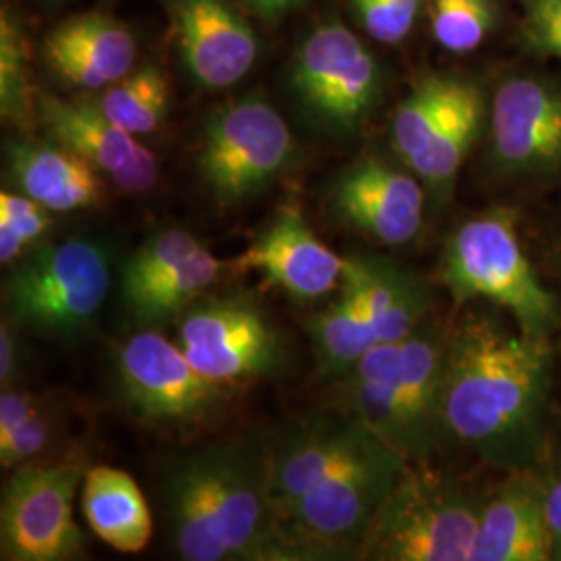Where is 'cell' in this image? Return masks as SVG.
I'll return each mask as SVG.
<instances>
[{
    "instance_id": "6da1fadb",
    "label": "cell",
    "mask_w": 561,
    "mask_h": 561,
    "mask_svg": "<svg viewBox=\"0 0 561 561\" xmlns=\"http://www.w3.org/2000/svg\"><path fill=\"white\" fill-rule=\"evenodd\" d=\"M162 502L181 560H298L271 493L268 447L213 443L183 454Z\"/></svg>"
},
{
    "instance_id": "7a4b0ae2",
    "label": "cell",
    "mask_w": 561,
    "mask_h": 561,
    "mask_svg": "<svg viewBox=\"0 0 561 561\" xmlns=\"http://www.w3.org/2000/svg\"><path fill=\"white\" fill-rule=\"evenodd\" d=\"M547 368V340L466 322L447 347L443 428L491 460L507 458L537 422Z\"/></svg>"
},
{
    "instance_id": "3957f363",
    "label": "cell",
    "mask_w": 561,
    "mask_h": 561,
    "mask_svg": "<svg viewBox=\"0 0 561 561\" xmlns=\"http://www.w3.org/2000/svg\"><path fill=\"white\" fill-rule=\"evenodd\" d=\"M449 340L435 327L373 345L341 382V408L405 460L421 458L443 426Z\"/></svg>"
},
{
    "instance_id": "277c9868",
    "label": "cell",
    "mask_w": 561,
    "mask_h": 561,
    "mask_svg": "<svg viewBox=\"0 0 561 561\" xmlns=\"http://www.w3.org/2000/svg\"><path fill=\"white\" fill-rule=\"evenodd\" d=\"M442 279L456 304L493 301L526 335L547 340L558 324L556 298L524 254L507 210H489L461 222L445 245Z\"/></svg>"
},
{
    "instance_id": "5b68a950",
    "label": "cell",
    "mask_w": 561,
    "mask_h": 561,
    "mask_svg": "<svg viewBox=\"0 0 561 561\" xmlns=\"http://www.w3.org/2000/svg\"><path fill=\"white\" fill-rule=\"evenodd\" d=\"M482 505L458 484L408 463L377 516L358 556L381 561H472Z\"/></svg>"
},
{
    "instance_id": "8992f818",
    "label": "cell",
    "mask_w": 561,
    "mask_h": 561,
    "mask_svg": "<svg viewBox=\"0 0 561 561\" xmlns=\"http://www.w3.org/2000/svg\"><path fill=\"white\" fill-rule=\"evenodd\" d=\"M111 289V261L101 243L69 240L32 248L2 285L11 321L53 337L90 329Z\"/></svg>"
},
{
    "instance_id": "52a82bcc",
    "label": "cell",
    "mask_w": 561,
    "mask_h": 561,
    "mask_svg": "<svg viewBox=\"0 0 561 561\" xmlns=\"http://www.w3.org/2000/svg\"><path fill=\"white\" fill-rule=\"evenodd\" d=\"M408 460L382 443L366 458L322 482L289 510L280 524L298 560L333 558L358 551L362 539L382 502L396 486Z\"/></svg>"
},
{
    "instance_id": "ba28073f",
    "label": "cell",
    "mask_w": 561,
    "mask_h": 561,
    "mask_svg": "<svg viewBox=\"0 0 561 561\" xmlns=\"http://www.w3.org/2000/svg\"><path fill=\"white\" fill-rule=\"evenodd\" d=\"M85 470L80 454L60 460H34L13 470L0 505L2 560L80 558L85 537L73 518V503Z\"/></svg>"
},
{
    "instance_id": "9c48e42d",
    "label": "cell",
    "mask_w": 561,
    "mask_h": 561,
    "mask_svg": "<svg viewBox=\"0 0 561 561\" xmlns=\"http://www.w3.org/2000/svg\"><path fill=\"white\" fill-rule=\"evenodd\" d=\"M296 154V141L279 113L259 96L231 102L210 115L198 169L222 206L245 201L277 180Z\"/></svg>"
},
{
    "instance_id": "30bf717a",
    "label": "cell",
    "mask_w": 561,
    "mask_h": 561,
    "mask_svg": "<svg viewBox=\"0 0 561 561\" xmlns=\"http://www.w3.org/2000/svg\"><path fill=\"white\" fill-rule=\"evenodd\" d=\"M291 88L304 111L322 127L352 131L375 108L381 69L360 38L340 21H327L301 42Z\"/></svg>"
},
{
    "instance_id": "8fae6325",
    "label": "cell",
    "mask_w": 561,
    "mask_h": 561,
    "mask_svg": "<svg viewBox=\"0 0 561 561\" xmlns=\"http://www.w3.org/2000/svg\"><path fill=\"white\" fill-rule=\"evenodd\" d=\"M117 379L127 408L154 426H194L227 403V385L206 379L181 345L157 331H141L121 347Z\"/></svg>"
},
{
    "instance_id": "7c38bea8",
    "label": "cell",
    "mask_w": 561,
    "mask_h": 561,
    "mask_svg": "<svg viewBox=\"0 0 561 561\" xmlns=\"http://www.w3.org/2000/svg\"><path fill=\"white\" fill-rule=\"evenodd\" d=\"M180 345L198 373L227 387L277 373L285 354L271 319L240 298L187 306L181 314Z\"/></svg>"
},
{
    "instance_id": "4fadbf2b",
    "label": "cell",
    "mask_w": 561,
    "mask_h": 561,
    "mask_svg": "<svg viewBox=\"0 0 561 561\" xmlns=\"http://www.w3.org/2000/svg\"><path fill=\"white\" fill-rule=\"evenodd\" d=\"M382 443L345 412H321L291 424L268 447L271 493L279 516L306 493L366 458Z\"/></svg>"
},
{
    "instance_id": "5bb4252c",
    "label": "cell",
    "mask_w": 561,
    "mask_h": 561,
    "mask_svg": "<svg viewBox=\"0 0 561 561\" xmlns=\"http://www.w3.org/2000/svg\"><path fill=\"white\" fill-rule=\"evenodd\" d=\"M36 117L53 140L92 162L121 192L144 194L157 185L154 154L108 119L96 102L65 101L36 90Z\"/></svg>"
},
{
    "instance_id": "9a60e30c",
    "label": "cell",
    "mask_w": 561,
    "mask_h": 561,
    "mask_svg": "<svg viewBox=\"0 0 561 561\" xmlns=\"http://www.w3.org/2000/svg\"><path fill=\"white\" fill-rule=\"evenodd\" d=\"M236 268L256 271L289 298L310 301L329 296L340 285L347 259L324 245L300 208L289 204L243 250Z\"/></svg>"
},
{
    "instance_id": "2e32d148",
    "label": "cell",
    "mask_w": 561,
    "mask_h": 561,
    "mask_svg": "<svg viewBox=\"0 0 561 561\" xmlns=\"http://www.w3.org/2000/svg\"><path fill=\"white\" fill-rule=\"evenodd\" d=\"M495 159L510 171L561 169V88L539 78L503 81L491 115Z\"/></svg>"
},
{
    "instance_id": "e0dca14e",
    "label": "cell",
    "mask_w": 561,
    "mask_h": 561,
    "mask_svg": "<svg viewBox=\"0 0 561 561\" xmlns=\"http://www.w3.org/2000/svg\"><path fill=\"white\" fill-rule=\"evenodd\" d=\"M181 59L206 90H225L248 76L259 57L252 25L229 0H173Z\"/></svg>"
},
{
    "instance_id": "ac0fdd59",
    "label": "cell",
    "mask_w": 561,
    "mask_h": 561,
    "mask_svg": "<svg viewBox=\"0 0 561 561\" xmlns=\"http://www.w3.org/2000/svg\"><path fill=\"white\" fill-rule=\"evenodd\" d=\"M333 208L341 221L387 245L414 240L424 221L421 181L381 159L350 167L333 187Z\"/></svg>"
},
{
    "instance_id": "d6986e66",
    "label": "cell",
    "mask_w": 561,
    "mask_h": 561,
    "mask_svg": "<svg viewBox=\"0 0 561 561\" xmlns=\"http://www.w3.org/2000/svg\"><path fill=\"white\" fill-rule=\"evenodd\" d=\"M42 53L67 83L104 90L134 71L138 46L121 21L104 13H83L57 25L46 36Z\"/></svg>"
},
{
    "instance_id": "ffe728a7",
    "label": "cell",
    "mask_w": 561,
    "mask_h": 561,
    "mask_svg": "<svg viewBox=\"0 0 561 561\" xmlns=\"http://www.w3.org/2000/svg\"><path fill=\"white\" fill-rule=\"evenodd\" d=\"M556 558L545 516L542 484L514 477L484 503L472 561H547Z\"/></svg>"
},
{
    "instance_id": "44dd1931",
    "label": "cell",
    "mask_w": 561,
    "mask_h": 561,
    "mask_svg": "<svg viewBox=\"0 0 561 561\" xmlns=\"http://www.w3.org/2000/svg\"><path fill=\"white\" fill-rule=\"evenodd\" d=\"M9 169L21 194L41 202L53 213L80 210L101 202L99 169L59 141L11 144Z\"/></svg>"
},
{
    "instance_id": "7402d4cb",
    "label": "cell",
    "mask_w": 561,
    "mask_h": 561,
    "mask_svg": "<svg viewBox=\"0 0 561 561\" xmlns=\"http://www.w3.org/2000/svg\"><path fill=\"white\" fill-rule=\"evenodd\" d=\"M81 510L101 541L121 553H140L152 539V514L138 482L111 466L85 470Z\"/></svg>"
},
{
    "instance_id": "603a6c76",
    "label": "cell",
    "mask_w": 561,
    "mask_h": 561,
    "mask_svg": "<svg viewBox=\"0 0 561 561\" xmlns=\"http://www.w3.org/2000/svg\"><path fill=\"white\" fill-rule=\"evenodd\" d=\"M343 277L356 285L379 343L403 340L421 327L424 294L393 264L352 256Z\"/></svg>"
},
{
    "instance_id": "cb8c5ba5",
    "label": "cell",
    "mask_w": 561,
    "mask_h": 561,
    "mask_svg": "<svg viewBox=\"0 0 561 561\" xmlns=\"http://www.w3.org/2000/svg\"><path fill=\"white\" fill-rule=\"evenodd\" d=\"M308 331L322 375H345L377 345V331L352 280H341V298L310 317Z\"/></svg>"
},
{
    "instance_id": "d4e9b609",
    "label": "cell",
    "mask_w": 561,
    "mask_h": 561,
    "mask_svg": "<svg viewBox=\"0 0 561 561\" xmlns=\"http://www.w3.org/2000/svg\"><path fill=\"white\" fill-rule=\"evenodd\" d=\"M481 123V90L468 81L460 101L456 102V106L439 125L435 136L408 167L433 190H447L451 181L456 180L472 144L477 140Z\"/></svg>"
},
{
    "instance_id": "484cf974",
    "label": "cell",
    "mask_w": 561,
    "mask_h": 561,
    "mask_svg": "<svg viewBox=\"0 0 561 561\" xmlns=\"http://www.w3.org/2000/svg\"><path fill=\"white\" fill-rule=\"evenodd\" d=\"M468 81L449 76H428L401 102L393 117V146L405 164L421 154L445 117L460 101Z\"/></svg>"
},
{
    "instance_id": "4316f807",
    "label": "cell",
    "mask_w": 561,
    "mask_h": 561,
    "mask_svg": "<svg viewBox=\"0 0 561 561\" xmlns=\"http://www.w3.org/2000/svg\"><path fill=\"white\" fill-rule=\"evenodd\" d=\"M102 113L131 136H148L169 111V81L159 65H144L104 88L96 101Z\"/></svg>"
},
{
    "instance_id": "83f0119b",
    "label": "cell",
    "mask_w": 561,
    "mask_h": 561,
    "mask_svg": "<svg viewBox=\"0 0 561 561\" xmlns=\"http://www.w3.org/2000/svg\"><path fill=\"white\" fill-rule=\"evenodd\" d=\"M221 273L222 262L217 261L208 248H201L178 268L144 289L136 300L127 304V308L141 324H161L175 314H183V310Z\"/></svg>"
},
{
    "instance_id": "f1b7e54d",
    "label": "cell",
    "mask_w": 561,
    "mask_h": 561,
    "mask_svg": "<svg viewBox=\"0 0 561 561\" xmlns=\"http://www.w3.org/2000/svg\"><path fill=\"white\" fill-rule=\"evenodd\" d=\"M0 108L2 117L30 125L36 117V92L27 76V42L20 21L11 11L0 18Z\"/></svg>"
},
{
    "instance_id": "f546056e",
    "label": "cell",
    "mask_w": 561,
    "mask_h": 561,
    "mask_svg": "<svg viewBox=\"0 0 561 561\" xmlns=\"http://www.w3.org/2000/svg\"><path fill=\"white\" fill-rule=\"evenodd\" d=\"M201 248H204L202 241L185 229H167L146 241L123 266L121 294L125 306L136 300L152 283L194 256Z\"/></svg>"
},
{
    "instance_id": "4dcf8cb0",
    "label": "cell",
    "mask_w": 561,
    "mask_h": 561,
    "mask_svg": "<svg viewBox=\"0 0 561 561\" xmlns=\"http://www.w3.org/2000/svg\"><path fill=\"white\" fill-rule=\"evenodd\" d=\"M495 21L493 0H433V36L445 50L466 55L481 46Z\"/></svg>"
},
{
    "instance_id": "1f68e13d",
    "label": "cell",
    "mask_w": 561,
    "mask_h": 561,
    "mask_svg": "<svg viewBox=\"0 0 561 561\" xmlns=\"http://www.w3.org/2000/svg\"><path fill=\"white\" fill-rule=\"evenodd\" d=\"M53 210L41 202L2 192L0 194V262L11 266L25 256L46 236L53 225Z\"/></svg>"
},
{
    "instance_id": "d6a6232c",
    "label": "cell",
    "mask_w": 561,
    "mask_h": 561,
    "mask_svg": "<svg viewBox=\"0 0 561 561\" xmlns=\"http://www.w3.org/2000/svg\"><path fill=\"white\" fill-rule=\"evenodd\" d=\"M352 7L368 36L398 44L412 32L421 0H352Z\"/></svg>"
},
{
    "instance_id": "836d02e7",
    "label": "cell",
    "mask_w": 561,
    "mask_h": 561,
    "mask_svg": "<svg viewBox=\"0 0 561 561\" xmlns=\"http://www.w3.org/2000/svg\"><path fill=\"white\" fill-rule=\"evenodd\" d=\"M522 38L547 57L561 59V0H520Z\"/></svg>"
},
{
    "instance_id": "e575fe53",
    "label": "cell",
    "mask_w": 561,
    "mask_h": 561,
    "mask_svg": "<svg viewBox=\"0 0 561 561\" xmlns=\"http://www.w3.org/2000/svg\"><path fill=\"white\" fill-rule=\"evenodd\" d=\"M53 442V424L38 410L18 424L11 433L0 435V463L4 470H15L23 463L36 460Z\"/></svg>"
},
{
    "instance_id": "d590c367",
    "label": "cell",
    "mask_w": 561,
    "mask_h": 561,
    "mask_svg": "<svg viewBox=\"0 0 561 561\" xmlns=\"http://www.w3.org/2000/svg\"><path fill=\"white\" fill-rule=\"evenodd\" d=\"M42 403L30 391H2L0 396V435L11 433L18 424L36 414Z\"/></svg>"
},
{
    "instance_id": "8d00e7d4",
    "label": "cell",
    "mask_w": 561,
    "mask_h": 561,
    "mask_svg": "<svg viewBox=\"0 0 561 561\" xmlns=\"http://www.w3.org/2000/svg\"><path fill=\"white\" fill-rule=\"evenodd\" d=\"M542 500H545V516L551 530L556 556L561 553V474L542 486Z\"/></svg>"
},
{
    "instance_id": "74e56055",
    "label": "cell",
    "mask_w": 561,
    "mask_h": 561,
    "mask_svg": "<svg viewBox=\"0 0 561 561\" xmlns=\"http://www.w3.org/2000/svg\"><path fill=\"white\" fill-rule=\"evenodd\" d=\"M15 370H18V335L13 331V324L4 319L0 324V382L4 387L7 382L13 381Z\"/></svg>"
},
{
    "instance_id": "f35d334b",
    "label": "cell",
    "mask_w": 561,
    "mask_h": 561,
    "mask_svg": "<svg viewBox=\"0 0 561 561\" xmlns=\"http://www.w3.org/2000/svg\"><path fill=\"white\" fill-rule=\"evenodd\" d=\"M301 2H306V0H248L252 11L259 13L262 20L266 21L280 20L285 13L298 9Z\"/></svg>"
}]
</instances>
